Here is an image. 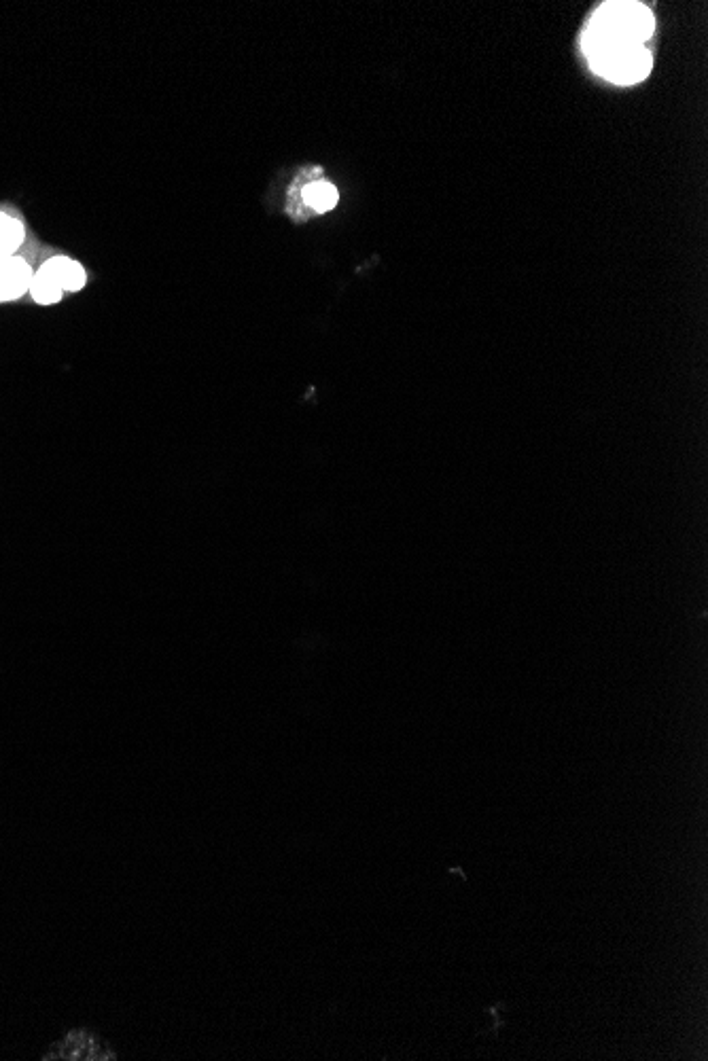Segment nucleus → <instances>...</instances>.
Returning a JSON list of instances; mask_svg holds the SVG:
<instances>
[{
    "instance_id": "1",
    "label": "nucleus",
    "mask_w": 708,
    "mask_h": 1061,
    "mask_svg": "<svg viewBox=\"0 0 708 1061\" xmlns=\"http://www.w3.org/2000/svg\"><path fill=\"white\" fill-rule=\"evenodd\" d=\"M653 15L639 3H607L600 7L583 34L586 56L598 58L619 49L643 47L653 34Z\"/></svg>"
},
{
    "instance_id": "2",
    "label": "nucleus",
    "mask_w": 708,
    "mask_h": 1061,
    "mask_svg": "<svg viewBox=\"0 0 708 1061\" xmlns=\"http://www.w3.org/2000/svg\"><path fill=\"white\" fill-rule=\"evenodd\" d=\"M594 73L605 77L611 83L617 85H634L647 79L651 73V53L643 47H630V49H619L613 53H605L590 60Z\"/></svg>"
},
{
    "instance_id": "3",
    "label": "nucleus",
    "mask_w": 708,
    "mask_h": 1061,
    "mask_svg": "<svg viewBox=\"0 0 708 1061\" xmlns=\"http://www.w3.org/2000/svg\"><path fill=\"white\" fill-rule=\"evenodd\" d=\"M32 267L20 257L0 259V303L15 301L30 291Z\"/></svg>"
},
{
    "instance_id": "4",
    "label": "nucleus",
    "mask_w": 708,
    "mask_h": 1061,
    "mask_svg": "<svg viewBox=\"0 0 708 1061\" xmlns=\"http://www.w3.org/2000/svg\"><path fill=\"white\" fill-rule=\"evenodd\" d=\"M43 267L47 269V272L56 278V282L60 284V289L64 293H77L81 291L85 282H87V274L85 269L68 257H53L49 261L43 263Z\"/></svg>"
},
{
    "instance_id": "5",
    "label": "nucleus",
    "mask_w": 708,
    "mask_h": 1061,
    "mask_svg": "<svg viewBox=\"0 0 708 1061\" xmlns=\"http://www.w3.org/2000/svg\"><path fill=\"white\" fill-rule=\"evenodd\" d=\"M56 1055H60L62 1059H113V1051L106 1049L102 1042H98L87 1032L70 1034L64 1040V1047Z\"/></svg>"
},
{
    "instance_id": "6",
    "label": "nucleus",
    "mask_w": 708,
    "mask_h": 1061,
    "mask_svg": "<svg viewBox=\"0 0 708 1061\" xmlns=\"http://www.w3.org/2000/svg\"><path fill=\"white\" fill-rule=\"evenodd\" d=\"M24 238H26V231H24L22 221H17L9 217V214L0 212V259L13 257L17 253V248L24 244Z\"/></svg>"
},
{
    "instance_id": "7",
    "label": "nucleus",
    "mask_w": 708,
    "mask_h": 1061,
    "mask_svg": "<svg viewBox=\"0 0 708 1061\" xmlns=\"http://www.w3.org/2000/svg\"><path fill=\"white\" fill-rule=\"evenodd\" d=\"M30 295H32L34 301L41 303V305H53V303H58L62 299L64 291L60 289V284L56 282V278H53L45 267H41L39 272H34V276H32Z\"/></svg>"
},
{
    "instance_id": "8",
    "label": "nucleus",
    "mask_w": 708,
    "mask_h": 1061,
    "mask_svg": "<svg viewBox=\"0 0 708 1061\" xmlns=\"http://www.w3.org/2000/svg\"><path fill=\"white\" fill-rule=\"evenodd\" d=\"M302 195H304V202L316 212H329V210H333L335 206H338V200H340L338 189H335L331 183H325V181H316V183L308 185L302 191Z\"/></svg>"
},
{
    "instance_id": "9",
    "label": "nucleus",
    "mask_w": 708,
    "mask_h": 1061,
    "mask_svg": "<svg viewBox=\"0 0 708 1061\" xmlns=\"http://www.w3.org/2000/svg\"><path fill=\"white\" fill-rule=\"evenodd\" d=\"M484 1013L488 1015V1030H490V1036L497 1038L499 1030L503 1028V1025L507 1023V1013H509V1006L505 1002H499V1004H490V1006H484Z\"/></svg>"
},
{
    "instance_id": "10",
    "label": "nucleus",
    "mask_w": 708,
    "mask_h": 1061,
    "mask_svg": "<svg viewBox=\"0 0 708 1061\" xmlns=\"http://www.w3.org/2000/svg\"><path fill=\"white\" fill-rule=\"evenodd\" d=\"M450 873H452V875H458L460 879H463V881H465V884H467V881H469V879H467V875L463 873V869H460V867H452V869H450Z\"/></svg>"
}]
</instances>
